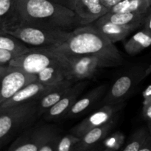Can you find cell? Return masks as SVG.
Segmentation results:
<instances>
[{
	"label": "cell",
	"instance_id": "6da1fadb",
	"mask_svg": "<svg viewBox=\"0 0 151 151\" xmlns=\"http://www.w3.org/2000/svg\"><path fill=\"white\" fill-rule=\"evenodd\" d=\"M23 24L72 31L80 26L75 11L49 0H18Z\"/></svg>",
	"mask_w": 151,
	"mask_h": 151
},
{
	"label": "cell",
	"instance_id": "7a4b0ae2",
	"mask_svg": "<svg viewBox=\"0 0 151 151\" xmlns=\"http://www.w3.org/2000/svg\"><path fill=\"white\" fill-rule=\"evenodd\" d=\"M55 48L72 55H91L110 59L122 65L123 58L114 43L99 32L92 24L81 26L72 31L69 38Z\"/></svg>",
	"mask_w": 151,
	"mask_h": 151
},
{
	"label": "cell",
	"instance_id": "3957f363",
	"mask_svg": "<svg viewBox=\"0 0 151 151\" xmlns=\"http://www.w3.org/2000/svg\"><path fill=\"white\" fill-rule=\"evenodd\" d=\"M37 100L0 110V148L38 117Z\"/></svg>",
	"mask_w": 151,
	"mask_h": 151
},
{
	"label": "cell",
	"instance_id": "277c9868",
	"mask_svg": "<svg viewBox=\"0 0 151 151\" xmlns=\"http://www.w3.org/2000/svg\"><path fill=\"white\" fill-rule=\"evenodd\" d=\"M57 55L66 68L69 81H88L100 69L115 67L119 64L110 59L91 55H72L49 48Z\"/></svg>",
	"mask_w": 151,
	"mask_h": 151
},
{
	"label": "cell",
	"instance_id": "5b68a950",
	"mask_svg": "<svg viewBox=\"0 0 151 151\" xmlns=\"http://www.w3.org/2000/svg\"><path fill=\"white\" fill-rule=\"evenodd\" d=\"M23 41L32 48H52L63 44L72 34V31L22 24L21 26L4 31Z\"/></svg>",
	"mask_w": 151,
	"mask_h": 151
},
{
	"label": "cell",
	"instance_id": "8992f818",
	"mask_svg": "<svg viewBox=\"0 0 151 151\" xmlns=\"http://www.w3.org/2000/svg\"><path fill=\"white\" fill-rule=\"evenodd\" d=\"M144 66H136L119 76L106 91L100 104L116 105L125 103L135 91L139 84L146 78Z\"/></svg>",
	"mask_w": 151,
	"mask_h": 151
},
{
	"label": "cell",
	"instance_id": "52a82bcc",
	"mask_svg": "<svg viewBox=\"0 0 151 151\" xmlns=\"http://www.w3.org/2000/svg\"><path fill=\"white\" fill-rule=\"evenodd\" d=\"M60 62L57 55L49 48H32L31 51L13 58L9 65L37 75L45 68Z\"/></svg>",
	"mask_w": 151,
	"mask_h": 151
},
{
	"label": "cell",
	"instance_id": "ba28073f",
	"mask_svg": "<svg viewBox=\"0 0 151 151\" xmlns=\"http://www.w3.org/2000/svg\"><path fill=\"white\" fill-rule=\"evenodd\" d=\"M37 81V75L16 66H3L0 70V105L28 83Z\"/></svg>",
	"mask_w": 151,
	"mask_h": 151
},
{
	"label": "cell",
	"instance_id": "9c48e42d",
	"mask_svg": "<svg viewBox=\"0 0 151 151\" xmlns=\"http://www.w3.org/2000/svg\"><path fill=\"white\" fill-rule=\"evenodd\" d=\"M125 103L116 105H103L99 110L94 111L83 119L78 125H75L69 133L78 137H81L96 127L104 125L113 119H117Z\"/></svg>",
	"mask_w": 151,
	"mask_h": 151
},
{
	"label": "cell",
	"instance_id": "30bf717a",
	"mask_svg": "<svg viewBox=\"0 0 151 151\" xmlns=\"http://www.w3.org/2000/svg\"><path fill=\"white\" fill-rule=\"evenodd\" d=\"M53 125H44L27 128L8 147L9 151H40L41 145Z\"/></svg>",
	"mask_w": 151,
	"mask_h": 151
},
{
	"label": "cell",
	"instance_id": "8fae6325",
	"mask_svg": "<svg viewBox=\"0 0 151 151\" xmlns=\"http://www.w3.org/2000/svg\"><path fill=\"white\" fill-rule=\"evenodd\" d=\"M88 83L87 81H82L75 85H72L68 92L43 115L44 119L47 121L56 120L66 116Z\"/></svg>",
	"mask_w": 151,
	"mask_h": 151
},
{
	"label": "cell",
	"instance_id": "7c38bea8",
	"mask_svg": "<svg viewBox=\"0 0 151 151\" xmlns=\"http://www.w3.org/2000/svg\"><path fill=\"white\" fill-rule=\"evenodd\" d=\"M57 84L47 85L38 81L29 83L27 85L21 88L19 91H18L13 97L1 103L0 105V110L27 103V102L38 100L43 96L47 94L50 90L55 87Z\"/></svg>",
	"mask_w": 151,
	"mask_h": 151
},
{
	"label": "cell",
	"instance_id": "4fadbf2b",
	"mask_svg": "<svg viewBox=\"0 0 151 151\" xmlns=\"http://www.w3.org/2000/svg\"><path fill=\"white\" fill-rule=\"evenodd\" d=\"M80 26L91 24L109 12L101 0H75L74 9Z\"/></svg>",
	"mask_w": 151,
	"mask_h": 151
},
{
	"label": "cell",
	"instance_id": "5bb4252c",
	"mask_svg": "<svg viewBox=\"0 0 151 151\" xmlns=\"http://www.w3.org/2000/svg\"><path fill=\"white\" fill-rule=\"evenodd\" d=\"M117 119H113L100 126L96 127L84 134L74 147L72 151L98 150L102 142L114 128Z\"/></svg>",
	"mask_w": 151,
	"mask_h": 151
},
{
	"label": "cell",
	"instance_id": "9a60e30c",
	"mask_svg": "<svg viewBox=\"0 0 151 151\" xmlns=\"http://www.w3.org/2000/svg\"><path fill=\"white\" fill-rule=\"evenodd\" d=\"M108 91V86L103 84L95 87L87 94L78 98L66 115V118H75L86 113L94 107L104 97Z\"/></svg>",
	"mask_w": 151,
	"mask_h": 151
},
{
	"label": "cell",
	"instance_id": "2e32d148",
	"mask_svg": "<svg viewBox=\"0 0 151 151\" xmlns=\"http://www.w3.org/2000/svg\"><path fill=\"white\" fill-rule=\"evenodd\" d=\"M22 24L23 19L18 0H0V29L10 30Z\"/></svg>",
	"mask_w": 151,
	"mask_h": 151
},
{
	"label": "cell",
	"instance_id": "e0dca14e",
	"mask_svg": "<svg viewBox=\"0 0 151 151\" xmlns=\"http://www.w3.org/2000/svg\"><path fill=\"white\" fill-rule=\"evenodd\" d=\"M99 32L112 43H116L126 38L134 30V27L125 25H120L112 23L109 21L101 20L99 19L94 23L91 24Z\"/></svg>",
	"mask_w": 151,
	"mask_h": 151
},
{
	"label": "cell",
	"instance_id": "ac0fdd59",
	"mask_svg": "<svg viewBox=\"0 0 151 151\" xmlns=\"http://www.w3.org/2000/svg\"><path fill=\"white\" fill-rule=\"evenodd\" d=\"M72 81L65 80L57 84L55 87L50 90L47 94L37 100L38 116L44 115L52 106L58 103L72 87Z\"/></svg>",
	"mask_w": 151,
	"mask_h": 151
},
{
	"label": "cell",
	"instance_id": "d6986e66",
	"mask_svg": "<svg viewBox=\"0 0 151 151\" xmlns=\"http://www.w3.org/2000/svg\"><path fill=\"white\" fill-rule=\"evenodd\" d=\"M147 13H113L109 11L100 19L109 21L112 23L120 25H125L134 27L135 29L141 27L144 24Z\"/></svg>",
	"mask_w": 151,
	"mask_h": 151
},
{
	"label": "cell",
	"instance_id": "ffe728a7",
	"mask_svg": "<svg viewBox=\"0 0 151 151\" xmlns=\"http://www.w3.org/2000/svg\"><path fill=\"white\" fill-rule=\"evenodd\" d=\"M123 151H151V133L148 128L137 129L128 139Z\"/></svg>",
	"mask_w": 151,
	"mask_h": 151
},
{
	"label": "cell",
	"instance_id": "44dd1931",
	"mask_svg": "<svg viewBox=\"0 0 151 151\" xmlns=\"http://www.w3.org/2000/svg\"><path fill=\"white\" fill-rule=\"evenodd\" d=\"M65 80H69L68 72L61 61L45 68L37 74V81L47 85H55Z\"/></svg>",
	"mask_w": 151,
	"mask_h": 151
},
{
	"label": "cell",
	"instance_id": "7402d4cb",
	"mask_svg": "<svg viewBox=\"0 0 151 151\" xmlns=\"http://www.w3.org/2000/svg\"><path fill=\"white\" fill-rule=\"evenodd\" d=\"M150 46H151V34L142 29L125 43L124 48L128 54L134 55Z\"/></svg>",
	"mask_w": 151,
	"mask_h": 151
},
{
	"label": "cell",
	"instance_id": "603a6c76",
	"mask_svg": "<svg viewBox=\"0 0 151 151\" xmlns=\"http://www.w3.org/2000/svg\"><path fill=\"white\" fill-rule=\"evenodd\" d=\"M150 9L149 0H122L109 10L113 13H147Z\"/></svg>",
	"mask_w": 151,
	"mask_h": 151
},
{
	"label": "cell",
	"instance_id": "cb8c5ba5",
	"mask_svg": "<svg viewBox=\"0 0 151 151\" xmlns=\"http://www.w3.org/2000/svg\"><path fill=\"white\" fill-rule=\"evenodd\" d=\"M0 48L8 50L19 55L32 50V47H28L20 39L4 32L2 29H0Z\"/></svg>",
	"mask_w": 151,
	"mask_h": 151
},
{
	"label": "cell",
	"instance_id": "d4e9b609",
	"mask_svg": "<svg viewBox=\"0 0 151 151\" xmlns=\"http://www.w3.org/2000/svg\"><path fill=\"white\" fill-rule=\"evenodd\" d=\"M125 142V135L121 131H116L108 135L98 147V150L114 151L119 150Z\"/></svg>",
	"mask_w": 151,
	"mask_h": 151
},
{
	"label": "cell",
	"instance_id": "484cf974",
	"mask_svg": "<svg viewBox=\"0 0 151 151\" xmlns=\"http://www.w3.org/2000/svg\"><path fill=\"white\" fill-rule=\"evenodd\" d=\"M60 136L58 129L54 127L46 137L40 151H56Z\"/></svg>",
	"mask_w": 151,
	"mask_h": 151
},
{
	"label": "cell",
	"instance_id": "4316f807",
	"mask_svg": "<svg viewBox=\"0 0 151 151\" xmlns=\"http://www.w3.org/2000/svg\"><path fill=\"white\" fill-rule=\"evenodd\" d=\"M80 139L81 137H77L71 133L64 136H60L56 151H72Z\"/></svg>",
	"mask_w": 151,
	"mask_h": 151
},
{
	"label": "cell",
	"instance_id": "83f0119b",
	"mask_svg": "<svg viewBox=\"0 0 151 151\" xmlns=\"http://www.w3.org/2000/svg\"><path fill=\"white\" fill-rule=\"evenodd\" d=\"M19 55L14 52L0 48V66H7L10 62Z\"/></svg>",
	"mask_w": 151,
	"mask_h": 151
},
{
	"label": "cell",
	"instance_id": "f1b7e54d",
	"mask_svg": "<svg viewBox=\"0 0 151 151\" xmlns=\"http://www.w3.org/2000/svg\"><path fill=\"white\" fill-rule=\"evenodd\" d=\"M142 114L145 119L151 124V102L143 103Z\"/></svg>",
	"mask_w": 151,
	"mask_h": 151
},
{
	"label": "cell",
	"instance_id": "f546056e",
	"mask_svg": "<svg viewBox=\"0 0 151 151\" xmlns=\"http://www.w3.org/2000/svg\"><path fill=\"white\" fill-rule=\"evenodd\" d=\"M49 1L60 4V5L67 7L72 10H74L75 9V0H49Z\"/></svg>",
	"mask_w": 151,
	"mask_h": 151
},
{
	"label": "cell",
	"instance_id": "4dcf8cb0",
	"mask_svg": "<svg viewBox=\"0 0 151 151\" xmlns=\"http://www.w3.org/2000/svg\"><path fill=\"white\" fill-rule=\"evenodd\" d=\"M142 27L143 29H145V30H146L149 33L151 34V7L149 11L147 12Z\"/></svg>",
	"mask_w": 151,
	"mask_h": 151
},
{
	"label": "cell",
	"instance_id": "1f68e13d",
	"mask_svg": "<svg viewBox=\"0 0 151 151\" xmlns=\"http://www.w3.org/2000/svg\"><path fill=\"white\" fill-rule=\"evenodd\" d=\"M144 97V102L143 103H148L151 102V86H149L143 93Z\"/></svg>",
	"mask_w": 151,
	"mask_h": 151
},
{
	"label": "cell",
	"instance_id": "d6a6232c",
	"mask_svg": "<svg viewBox=\"0 0 151 151\" xmlns=\"http://www.w3.org/2000/svg\"><path fill=\"white\" fill-rule=\"evenodd\" d=\"M101 1L102 2H103V4L105 5V7H107V8L109 9V11L111 7H113L114 5H115V4H116V3L119 2V1H122V0H101Z\"/></svg>",
	"mask_w": 151,
	"mask_h": 151
},
{
	"label": "cell",
	"instance_id": "836d02e7",
	"mask_svg": "<svg viewBox=\"0 0 151 151\" xmlns=\"http://www.w3.org/2000/svg\"><path fill=\"white\" fill-rule=\"evenodd\" d=\"M151 73V64L149 65L148 66H147V69H146V72H145V75H146V77L148 76Z\"/></svg>",
	"mask_w": 151,
	"mask_h": 151
},
{
	"label": "cell",
	"instance_id": "e575fe53",
	"mask_svg": "<svg viewBox=\"0 0 151 151\" xmlns=\"http://www.w3.org/2000/svg\"><path fill=\"white\" fill-rule=\"evenodd\" d=\"M149 3H150V6L151 7V0H149Z\"/></svg>",
	"mask_w": 151,
	"mask_h": 151
},
{
	"label": "cell",
	"instance_id": "d590c367",
	"mask_svg": "<svg viewBox=\"0 0 151 151\" xmlns=\"http://www.w3.org/2000/svg\"><path fill=\"white\" fill-rule=\"evenodd\" d=\"M3 66H0V70H1V69H2V68H3Z\"/></svg>",
	"mask_w": 151,
	"mask_h": 151
}]
</instances>
